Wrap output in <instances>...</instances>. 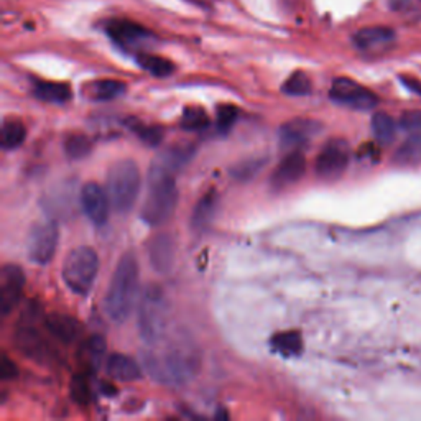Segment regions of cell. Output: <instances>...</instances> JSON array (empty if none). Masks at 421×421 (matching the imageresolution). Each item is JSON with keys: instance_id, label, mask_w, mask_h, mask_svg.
Masks as SVG:
<instances>
[{"instance_id": "6da1fadb", "label": "cell", "mask_w": 421, "mask_h": 421, "mask_svg": "<svg viewBox=\"0 0 421 421\" xmlns=\"http://www.w3.org/2000/svg\"><path fill=\"white\" fill-rule=\"evenodd\" d=\"M151 349L144 354V364L155 380L163 384H184L198 369V352L184 339L153 342Z\"/></svg>"}, {"instance_id": "7a4b0ae2", "label": "cell", "mask_w": 421, "mask_h": 421, "mask_svg": "<svg viewBox=\"0 0 421 421\" xmlns=\"http://www.w3.org/2000/svg\"><path fill=\"white\" fill-rule=\"evenodd\" d=\"M139 293V263L134 253H125L112 273L109 290L104 298L107 316L115 322H124L130 316Z\"/></svg>"}, {"instance_id": "3957f363", "label": "cell", "mask_w": 421, "mask_h": 421, "mask_svg": "<svg viewBox=\"0 0 421 421\" xmlns=\"http://www.w3.org/2000/svg\"><path fill=\"white\" fill-rule=\"evenodd\" d=\"M142 186L139 166L132 160H119L109 168L106 180V191L112 209L125 214L134 208Z\"/></svg>"}, {"instance_id": "277c9868", "label": "cell", "mask_w": 421, "mask_h": 421, "mask_svg": "<svg viewBox=\"0 0 421 421\" xmlns=\"http://www.w3.org/2000/svg\"><path fill=\"white\" fill-rule=\"evenodd\" d=\"M149 193L142 206V219L150 226H161L173 216L178 204L175 176L150 173Z\"/></svg>"}, {"instance_id": "5b68a950", "label": "cell", "mask_w": 421, "mask_h": 421, "mask_svg": "<svg viewBox=\"0 0 421 421\" xmlns=\"http://www.w3.org/2000/svg\"><path fill=\"white\" fill-rule=\"evenodd\" d=\"M168 301L158 285H149L140 296L139 327L146 344H153L165 336L168 325Z\"/></svg>"}, {"instance_id": "8992f818", "label": "cell", "mask_w": 421, "mask_h": 421, "mask_svg": "<svg viewBox=\"0 0 421 421\" xmlns=\"http://www.w3.org/2000/svg\"><path fill=\"white\" fill-rule=\"evenodd\" d=\"M97 270H99V258L94 249L77 247L68 253L63 263V280L71 291L77 295H86L94 285Z\"/></svg>"}, {"instance_id": "52a82bcc", "label": "cell", "mask_w": 421, "mask_h": 421, "mask_svg": "<svg viewBox=\"0 0 421 421\" xmlns=\"http://www.w3.org/2000/svg\"><path fill=\"white\" fill-rule=\"evenodd\" d=\"M58 246V226L55 221L35 224L27 237V253L37 265H46L55 257Z\"/></svg>"}, {"instance_id": "ba28073f", "label": "cell", "mask_w": 421, "mask_h": 421, "mask_svg": "<svg viewBox=\"0 0 421 421\" xmlns=\"http://www.w3.org/2000/svg\"><path fill=\"white\" fill-rule=\"evenodd\" d=\"M329 96L337 104L352 107V109L357 111L374 109L379 104V97L374 92L360 86L359 82L349 80V77H337V80H334Z\"/></svg>"}, {"instance_id": "9c48e42d", "label": "cell", "mask_w": 421, "mask_h": 421, "mask_svg": "<svg viewBox=\"0 0 421 421\" xmlns=\"http://www.w3.org/2000/svg\"><path fill=\"white\" fill-rule=\"evenodd\" d=\"M349 145L342 139H332L322 146L316 158V175L325 180H336L344 173L349 165Z\"/></svg>"}, {"instance_id": "30bf717a", "label": "cell", "mask_w": 421, "mask_h": 421, "mask_svg": "<svg viewBox=\"0 0 421 421\" xmlns=\"http://www.w3.org/2000/svg\"><path fill=\"white\" fill-rule=\"evenodd\" d=\"M80 206L86 218L96 226H102L109 219V209L112 208L109 196L97 183H86L80 189Z\"/></svg>"}, {"instance_id": "8fae6325", "label": "cell", "mask_w": 421, "mask_h": 421, "mask_svg": "<svg viewBox=\"0 0 421 421\" xmlns=\"http://www.w3.org/2000/svg\"><path fill=\"white\" fill-rule=\"evenodd\" d=\"M23 287H25V275L22 268L8 263L0 270V311L2 316H7L20 300Z\"/></svg>"}, {"instance_id": "7c38bea8", "label": "cell", "mask_w": 421, "mask_h": 421, "mask_svg": "<svg viewBox=\"0 0 421 421\" xmlns=\"http://www.w3.org/2000/svg\"><path fill=\"white\" fill-rule=\"evenodd\" d=\"M76 204H80V191L76 193L75 186L68 183V181L53 186L50 193L43 199V206H45L46 213L61 219H65L70 216L71 213H75Z\"/></svg>"}, {"instance_id": "4fadbf2b", "label": "cell", "mask_w": 421, "mask_h": 421, "mask_svg": "<svg viewBox=\"0 0 421 421\" xmlns=\"http://www.w3.org/2000/svg\"><path fill=\"white\" fill-rule=\"evenodd\" d=\"M305 155H303L300 150H291L290 153L280 161V165L277 166L275 171H273L270 178L272 188L280 191L288 188V186L295 184L296 181H300L301 176L305 175Z\"/></svg>"}, {"instance_id": "5bb4252c", "label": "cell", "mask_w": 421, "mask_h": 421, "mask_svg": "<svg viewBox=\"0 0 421 421\" xmlns=\"http://www.w3.org/2000/svg\"><path fill=\"white\" fill-rule=\"evenodd\" d=\"M321 130V124L311 119H295L287 122L280 129L282 145L291 150H300L303 145H308L313 137Z\"/></svg>"}, {"instance_id": "9a60e30c", "label": "cell", "mask_w": 421, "mask_h": 421, "mask_svg": "<svg viewBox=\"0 0 421 421\" xmlns=\"http://www.w3.org/2000/svg\"><path fill=\"white\" fill-rule=\"evenodd\" d=\"M106 32L122 48H135L150 38V32L145 27L130 20H111L106 25Z\"/></svg>"}, {"instance_id": "2e32d148", "label": "cell", "mask_w": 421, "mask_h": 421, "mask_svg": "<svg viewBox=\"0 0 421 421\" xmlns=\"http://www.w3.org/2000/svg\"><path fill=\"white\" fill-rule=\"evenodd\" d=\"M194 155V146L191 145H175L161 151V155L156 158V161L151 166L150 173L156 175H171L183 168V166L191 160V156Z\"/></svg>"}, {"instance_id": "e0dca14e", "label": "cell", "mask_w": 421, "mask_h": 421, "mask_svg": "<svg viewBox=\"0 0 421 421\" xmlns=\"http://www.w3.org/2000/svg\"><path fill=\"white\" fill-rule=\"evenodd\" d=\"M15 346L17 349L22 352L23 356L28 359L37 362H45L50 356L46 342L43 341V337L38 334V331L33 329L30 326H23L15 332Z\"/></svg>"}, {"instance_id": "ac0fdd59", "label": "cell", "mask_w": 421, "mask_h": 421, "mask_svg": "<svg viewBox=\"0 0 421 421\" xmlns=\"http://www.w3.org/2000/svg\"><path fill=\"white\" fill-rule=\"evenodd\" d=\"M46 329L56 337L58 341H61L63 344H73L80 339L82 334V325L76 318L70 315H61V313H55L46 318Z\"/></svg>"}, {"instance_id": "d6986e66", "label": "cell", "mask_w": 421, "mask_h": 421, "mask_svg": "<svg viewBox=\"0 0 421 421\" xmlns=\"http://www.w3.org/2000/svg\"><path fill=\"white\" fill-rule=\"evenodd\" d=\"M149 257L156 272H168L175 260V241L168 234H160L149 244Z\"/></svg>"}, {"instance_id": "ffe728a7", "label": "cell", "mask_w": 421, "mask_h": 421, "mask_svg": "<svg viewBox=\"0 0 421 421\" xmlns=\"http://www.w3.org/2000/svg\"><path fill=\"white\" fill-rule=\"evenodd\" d=\"M394 40L395 32L389 27H367L352 37L356 48H359L362 51L379 50V48L390 45Z\"/></svg>"}, {"instance_id": "44dd1931", "label": "cell", "mask_w": 421, "mask_h": 421, "mask_svg": "<svg viewBox=\"0 0 421 421\" xmlns=\"http://www.w3.org/2000/svg\"><path fill=\"white\" fill-rule=\"evenodd\" d=\"M106 372L117 382H135L142 377L139 364L124 354H112L106 360Z\"/></svg>"}, {"instance_id": "7402d4cb", "label": "cell", "mask_w": 421, "mask_h": 421, "mask_svg": "<svg viewBox=\"0 0 421 421\" xmlns=\"http://www.w3.org/2000/svg\"><path fill=\"white\" fill-rule=\"evenodd\" d=\"M218 209V196L214 191H210L203 198L199 199V203L196 204V208L193 210V218H191V224L196 231H203L213 222L214 214H216Z\"/></svg>"}, {"instance_id": "603a6c76", "label": "cell", "mask_w": 421, "mask_h": 421, "mask_svg": "<svg viewBox=\"0 0 421 421\" xmlns=\"http://www.w3.org/2000/svg\"><path fill=\"white\" fill-rule=\"evenodd\" d=\"M33 92H35L38 99L45 102H53V104H63V102H66L71 97L70 86L63 84V82L38 81Z\"/></svg>"}, {"instance_id": "cb8c5ba5", "label": "cell", "mask_w": 421, "mask_h": 421, "mask_svg": "<svg viewBox=\"0 0 421 421\" xmlns=\"http://www.w3.org/2000/svg\"><path fill=\"white\" fill-rule=\"evenodd\" d=\"M27 139V129L22 120L7 119L4 120L2 130H0V144L6 150L18 149Z\"/></svg>"}, {"instance_id": "d4e9b609", "label": "cell", "mask_w": 421, "mask_h": 421, "mask_svg": "<svg viewBox=\"0 0 421 421\" xmlns=\"http://www.w3.org/2000/svg\"><path fill=\"white\" fill-rule=\"evenodd\" d=\"M272 347L278 354L285 357H293L301 354L303 339L298 331H285L272 337Z\"/></svg>"}, {"instance_id": "484cf974", "label": "cell", "mask_w": 421, "mask_h": 421, "mask_svg": "<svg viewBox=\"0 0 421 421\" xmlns=\"http://www.w3.org/2000/svg\"><path fill=\"white\" fill-rule=\"evenodd\" d=\"M372 134H374L375 140L380 145H390L395 140L396 135V124L389 114L385 112H377L372 117Z\"/></svg>"}, {"instance_id": "4316f807", "label": "cell", "mask_w": 421, "mask_h": 421, "mask_svg": "<svg viewBox=\"0 0 421 421\" xmlns=\"http://www.w3.org/2000/svg\"><path fill=\"white\" fill-rule=\"evenodd\" d=\"M106 341L102 336H91L89 339L84 342L81 349V359L86 362L91 369H99L102 362L106 359Z\"/></svg>"}, {"instance_id": "83f0119b", "label": "cell", "mask_w": 421, "mask_h": 421, "mask_svg": "<svg viewBox=\"0 0 421 421\" xmlns=\"http://www.w3.org/2000/svg\"><path fill=\"white\" fill-rule=\"evenodd\" d=\"M125 84L115 80H101L89 86V97L94 101H111L124 94Z\"/></svg>"}, {"instance_id": "f1b7e54d", "label": "cell", "mask_w": 421, "mask_h": 421, "mask_svg": "<svg viewBox=\"0 0 421 421\" xmlns=\"http://www.w3.org/2000/svg\"><path fill=\"white\" fill-rule=\"evenodd\" d=\"M395 161L403 165L421 161V132H415L403 142V145L396 150Z\"/></svg>"}, {"instance_id": "f546056e", "label": "cell", "mask_w": 421, "mask_h": 421, "mask_svg": "<svg viewBox=\"0 0 421 421\" xmlns=\"http://www.w3.org/2000/svg\"><path fill=\"white\" fill-rule=\"evenodd\" d=\"M137 63H139L145 71H149L150 75L156 77H166L175 71L173 63L165 60V58L161 56L149 55V53H142V55L137 56Z\"/></svg>"}, {"instance_id": "4dcf8cb0", "label": "cell", "mask_w": 421, "mask_h": 421, "mask_svg": "<svg viewBox=\"0 0 421 421\" xmlns=\"http://www.w3.org/2000/svg\"><path fill=\"white\" fill-rule=\"evenodd\" d=\"M92 142L84 134H71L65 139V153L71 160H82L91 153Z\"/></svg>"}, {"instance_id": "1f68e13d", "label": "cell", "mask_w": 421, "mask_h": 421, "mask_svg": "<svg viewBox=\"0 0 421 421\" xmlns=\"http://www.w3.org/2000/svg\"><path fill=\"white\" fill-rule=\"evenodd\" d=\"M311 80L306 73L296 71L283 82L282 89L288 96H308L311 92Z\"/></svg>"}, {"instance_id": "d6a6232c", "label": "cell", "mask_w": 421, "mask_h": 421, "mask_svg": "<svg viewBox=\"0 0 421 421\" xmlns=\"http://www.w3.org/2000/svg\"><path fill=\"white\" fill-rule=\"evenodd\" d=\"M209 125V117L201 107H186L181 117V127L186 130H201Z\"/></svg>"}, {"instance_id": "836d02e7", "label": "cell", "mask_w": 421, "mask_h": 421, "mask_svg": "<svg viewBox=\"0 0 421 421\" xmlns=\"http://www.w3.org/2000/svg\"><path fill=\"white\" fill-rule=\"evenodd\" d=\"M71 396L76 403L86 405L91 400V389L84 375H76L71 380Z\"/></svg>"}, {"instance_id": "e575fe53", "label": "cell", "mask_w": 421, "mask_h": 421, "mask_svg": "<svg viewBox=\"0 0 421 421\" xmlns=\"http://www.w3.org/2000/svg\"><path fill=\"white\" fill-rule=\"evenodd\" d=\"M239 115V111L236 106L232 104H226V106H219L218 109V127L221 132H227L231 130V127L236 124Z\"/></svg>"}, {"instance_id": "d590c367", "label": "cell", "mask_w": 421, "mask_h": 421, "mask_svg": "<svg viewBox=\"0 0 421 421\" xmlns=\"http://www.w3.org/2000/svg\"><path fill=\"white\" fill-rule=\"evenodd\" d=\"M263 163H265V161L257 160V158L246 160V161H242V163H239L236 168L232 170V175L239 180H249V178H252V176L256 175L258 170H260V166Z\"/></svg>"}, {"instance_id": "8d00e7d4", "label": "cell", "mask_w": 421, "mask_h": 421, "mask_svg": "<svg viewBox=\"0 0 421 421\" xmlns=\"http://www.w3.org/2000/svg\"><path fill=\"white\" fill-rule=\"evenodd\" d=\"M401 129L408 130L410 134L421 132V111H408L400 119Z\"/></svg>"}, {"instance_id": "74e56055", "label": "cell", "mask_w": 421, "mask_h": 421, "mask_svg": "<svg viewBox=\"0 0 421 421\" xmlns=\"http://www.w3.org/2000/svg\"><path fill=\"white\" fill-rule=\"evenodd\" d=\"M137 134L149 145H158L161 139H163V130L160 127H140Z\"/></svg>"}, {"instance_id": "f35d334b", "label": "cell", "mask_w": 421, "mask_h": 421, "mask_svg": "<svg viewBox=\"0 0 421 421\" xmlns=\"http://www.w3.org/2000/svg\"><path fill=\"white\" fill-rule=\"evenodd\" d=\"M17 377V367L7 356L2 357V364H0V379L11 380Z\"/></svg>"}, {"instance_id": "ab89813d", "label": "cell", "mask_w": 421, "mask_h": 421, "mask_svg": "<svg viewBox=\"0 0 421 421\" xmlns=\"http://www.w3.org/2000/svg\"><path fill=\"white\" fill-rule=\"evenodd\" d=\"M400 81L403 82L406 86V89L415 92V94H420L421 96V81L418 80H411V77H400Z\"/></svg>"}, {"instance_id": "60d3db41", "label": "cell", "mask_w": 421, "mask_h": 421, "mask_svg": "<svg viewBox=\"0 0 421 421\" xmlns=\"http://www.w3.org/2000/svg\"><path fill=\"white\" fill-rule=\"evenodd\" d=\"M410 2L411 0H389V6L391 11L400 12V11H405V8L410 6Z\"/></svg>"}]
</instances>
